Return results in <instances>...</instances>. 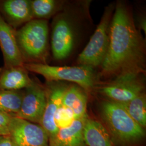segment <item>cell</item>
<instances>
[{
    "mask_svg": "<svg viewBox=\"0 0 146 146\" xmlns=\"http://www.w3.org/2000/svg\"><path fill=\"white\" fill-rule=\"evenodd\" d=\"M144 46L131 12L122 2L115 7L110 26V44L102 63L106 74L141 72Z\"/></svg>",
    "mask_w": 146,
    "mask_h": 146,
    "instance_id": "6da1fadb",
    "label": "cell"
},
{
    "mask_svg": "<svg viewBox=\"0 0 146 146\" xmlns=\"http://www.w3.org/2000/svg\"><path fill=\"white\" fill-rule=\"evenodd\" d=\"M100 111L113 143L129 146L140 142L145 137L144 128L131 117L121 104L105 100L101 102Z\"/></svg>",
    "mask_w": 146,
    "mask_h": 146,
    "instance_id": "7a4b0ae2",
    "label": "cell"
},
{
    "mask_svg": "<svg viewBox=\"0 0 146 146\" xmlns=\"http://www.w3.org/2000/svg\"><path fill=\"white\" fill-rule=\"evenodd\" d=\"M48 24L46 20L33 19L16 30L18 47L25 63H43L45 61L48 54Z\"/></svg>",
    "mask_w": 146,
    "mask_h": 146,
    "instance_id": "3957f363",
    "label": "cell"
},
{
    "mask_svg": "<svg viewBox=\"0 0 146 146\" xmlns=\"http://www.w3.org/2000/svg\"><path fill=\"white\" fill-rule=\"evenodd\" d=\"M24 67L28 72L42 75L48 82L66 81L78 84L88 90L94 87L95 76L93 68L86 66H54L41 63H26Z\"/></svg>",
    "mask_w": 146,
    "mask_h": 146,
    "instance_id": "277c9868",
    "label": "cell"
},
{
    "mask_svg": "<svg viewBox=\"0 0 146 146\" xmlns=\"http://www.w3.org/2000/svg\"><path fill=\"white\" fill-rule=\"evenodd\" d=\"M114 9L112 5L106 8L94 34L78 56V61L81 66L93 68L104 62L109 47L110 26Z\"/></svg>",
    "mask_w": 146,
    "mask_h": 146,
    "instance_id": "5b68a950",
    "label": "cell"
},
{
    "mask_svg": "<svg viewBox=\"0 0 146 146\" xmlns=\"http://www.w3.org/2000/svg\"><path fill=\"white\" fill-rule=\"evenodd\" d=\"M141 72L129 71L120 73L113 81L99 89L100 93L109 100L125 104L143 93L144 84Z\"/></svg>",
    "mask_w": 146,
    "mask_h": 146,
    "instance_id": "8992f818",
    "label": "cell"
},
{
    "mask_svg": "<svg viewBox=\"0 0 146 146\" xmlns=\"http://www.w3.org/2000/svg\"><path fill=\"white\" fill-rule=\"evenodd\" d=\"M13 146H49V136L41 125L11 116L9 134Z\"/></svg>",
    "mask_w": 146,
    "mask_h": 146,
    "instance_id": "52a82bcc",
    "label": "cell"
},
{
    "mask_svg": "<svg viewBox=\"0 0 146 146\" xmlns=\"http://www.w3.org/2000/svg\"><path fill=\"white\" fill-rule=\"evenodd\" d=\"M47 99L46 88L33 81L31 85L24 90L20 110L15 116L40 125Z\"/></svg>",
    "mask_w": 146,
    "mask_h": 146,
    "instance_id": "ba28073f",
    "label": "cell"
},
{
    "mask_svg": "<svg viewBox=\"0 0 146 146\" xmlns=\"http://www.w3.org/2000/svg\"><path fill=\"white\" fill-rule=\"evenodd\" d=\"M75 35L73 25L64 16L57 17L52 26L51 48L52 56L56 60L68 58L73 50Z\"/></svg>",
    "mask_w": 146,
    "mask_h": 146,
    "instance_id": "9c48e42d",
    "label": "cell"
},
{
    "mask_svg": "<svg viewBox=\"0 0 146 146\" xmlns=\"http://www.w3.org/2000/svg\"><path fill=\"white\" fill-rule=\"evenodd\" d=\"M47 87V104L40 125L47 131L49 140L57 133L58 128L55 122V115L62 104L63 96L67 87L55 82H48Z\"/></svg>",
    "mask_w": 146,
    "mask_h": 146,
    "instance_id": "30bf717a",
    "label": "cell"
},
{
    "mask_svg": "<svg viewBox=\"0 0 146 146\" xmlns=\"http://www.w3.org/2000/svg\"><path fill=\"white\" fill-rule=\"evenodd\" d=\"M0 48L5 67L23 66L22 56L16 37V29L10 26L0 14Z\"/></svg>",
    "mask_w": 146,
    "mask_h": 146,
    "instance_id": "8fae6325",
    "label": "cell"
},
{
    "mask_svg": "<svg viewBox=\"0 0 146 146\" xmlns=\"http://www.w3.org/2000/svg\"><path fill=\"white\" fill-rule=\"evenodd\" d=\"M0 14L10 26L15 29L33 20L31 1L5 0L0 2Z\"/></svg>",
    "mask_w": 146,
    "mask_h": 146,
    "instance_id": "7c38bea8",
    "label": "cell"
},
{
    "mask_svg": "<svg viewBox=\"0 0 146 146\" xmlns=\"http://www.w3.org/2000/svg\"><path fill=\"white\" fill-rule=\"evenodd\" d=\"M87 117L75 119L70 126L59 129L56 135L49 140V146H86L83 129Z\"/></svg>",
    "mask_w": 146,
    "mask_h": 146,
    "instance_id": "4fadbf2b",
    "label": "cell"
},
{
    "mask_svg": "<svg viewBox=\"0 0 146 146\" xmlns=\"http://www.w3.org/2000/svg\"><path fill=\"white\" fill-rule=\"evenodd\" d=\"M24 66L0 68V90H18L29 87L33 82Z\"/></svg>",
    "mask_w": 146,
    "mask_h": 146,
    "instance_id": "5bb4252c",
    "label": "cell"
},
{
    "mask_svg": "<svg viewBox=\"0 0 146 146\" xmlns=\"http://www.w3.org/2000/svg\"><path fill=\"white\" fill-rule=\"evenodd\" d=\"M83 134L86 146H114L104 125L88 116L84 123Z\"/></svg>",
    "mask_w": 146,
    "mask_h": 146,
    "instance_id": "9a60e30c",
    "label": "cell"
},
{
    "mask_svg": "<svg viewBox=\"0 0 146 146\" xmlns=\"http://www.w3.org/2000/svg\"><path fill=\"white\" fill-rule=\"evenodd\" d=\"M62 104L73 111L75 119L88 116L87 96L80 86H72L67 88L63 96Z\"/></svg>",
    "mask_w": 146,
    "mask_h": 146,
    "instance_id": "2e32d148",
    "label": "cell"
},
{
    "mask_svg": "<svg viewBox=\"0 0 146 146\" xmlns=\"http://www.w3.org/2000/svg\"><path fill=\"white\" fill-rule=\"evenodd\" d=\"M24 90H0V112L15 116L21 108Z\"/></svg>",
    "mask_w": 146,
    "mask_h": 146,
    "instance_id": "e0dca14e",
    "label": "cell"
},
{
    "mask_svg": "<svg viewBox=\"0 0 146 146\" xmlns=\"http://www.w3.org/2000/svg\"><path fill=\"white\" fill-rule=\"evenodd\" d=\"M131 117L143 128L146 126V95L142 93L134 99L121 104Z\"/></svg>",
    "mask_w": 146,
    "mask_h": 146,
    "instance_id": "ac0fdd59",
    "label": "cell"
},
{
    "mask_svg": "<svg viewBox=\"0 0 146 146\" xmlns=\"http://www.w3.org/2000/svg\"><path fill=\"white\" fill-rule=\"evenodd\" d=\"M33 19L45 20L54 15L60 7L61 2L55 0L31 1Z\"/></svg>",
    "mask_w": 146,
    "mask_h": 146,
    "instance_id": "d6986e66",
    "label": "cell"
},
{
    "mask_svg": "<svg viewBox=\"0 0 146 146\" xmlns=\"http://www.w3.org/2000/svg\"><path fill=\"white\" fill-rule=\"evenodd\" d=\"M54 120L58 128L61 129L71 125L75 118L73 111L61 104L56 113Z\"/></svg>",
    "mask_w": 146,
    "mask_h": 146,
    "instance_id": "ffe728a7",
    "label": "cell"
},
{
    "mask_svg": "<svg viewBox=\"0 0 146 146\" xmlns=\"http://www.w3.org/2000/svg\"><path fill=\"white\" fill-rule=\"evenodd\" d=\"M11 117L10 115L0 112V136H8Z\"/></svg>",
    "mask_w": 146,
    "mask_h": 146,
    "instance_id": "44dd1931",
    "label": "cell"
},
{
    "mask_svg": "<svg viewBox=\"0 0 146 146\" xmlns=\"http://www.w3.org/2000/svg\"><path fill=\"white\" fill-rule=\"evenodd\" d=\"M0 146H13L8 136H0Z\"/></svg>",
    "mask_w": 146,
    "mask_h": 146,
    "instance_id": "7402d4cb",
    "label": "cell"
},
{
    "mask_svg": "<svg viewBox=\"0 0 146 146\" xmlns=\"http://www.w3.org/2000/svg\"><path fill=\"white\" fill-rule=\"evenodd\" d=\"M139 24L141 25L140 27L143 29V31H145V33H146V20L145 19H142Z\"/></svg>",
    "mask_w": 146,
    "mask_h": 146,
    "instance_id": "603a6c76",
    "label": "cell"
}]
</instances>
